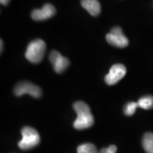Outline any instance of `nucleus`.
Listing matches in <instances>:
<instances>
[{"label":"nucleus","mask_w":153,"mask_h":153,"mask_svg":"<svg viewBox=\"0 0 153 153\" xmlns=\"http://www.w3.org/2000/svg\"><path fill=\"white\" fill-rule=\"evenodd\" d=\"M74 110L77 115L76 120L74 122V128L83 130L93 126L94 119L91 114L89 106L83 101H76L73 104Z\"/></svg>","instance_id":"1"},{"label":"nucleus","mask_w":153,"mask_h":153,"mask_svg":"<svg viewBox=\"0 0 153 153\" xmlns=\"http://www.w3.org/2000/svg\"><path fill=\"white\" fill-rule=\"evenodd\" d=\"M46 45L41 39H36L28 44L25 57L28 61L33 63H38L43 60Z\"/></svg>","instance_id":"2"},{"label":"nucleus","mask_w":153,"mask_h":153,"mask_svg":"<svg viewBox=\"0 0 153 153\" xmlns=\"http://www.w3.org/2000/svg\"><path fill=\"white\" fill-rule=\"evenodd\" d=\"M22 139L19 141V148L27 150L35 148L40 143L39 134L33 128L26 126L22 130Z\"/></svg>","instance_id":"3"},{"label":"nucleus","mask_w":153,"mask_h":153,"mask_svg":"<svg viewBox=\"0 0 153 153\" xmlns=\"http://www.w3.org/2000/svg\"><path fill=\"white\" fill-rule=\"evenodd\" d=\"M14 93L17 97L28 94L34 98H39L42 95L41 88L31 82L26 81L19 82L14 88Z\"/></svg>","instance_id":"4"},{"label":"nucleus","mask_w":153,"mask_h":153,"mask_svg":"<svg viewBox=\"0 0 153 153\" xmlns=\"http://www.w3.org/2000/svg\"><path fill=\"white\" fill-rule=\"evenodd\" d=\"M106 41L115 47L125 48L128 45V40L124 36L123 30L119 26H115L106 35Z\"/></svg>","instance_id":"5"},{"label":"nucleus","mask_w":153,"mask_h":153,"mask_svg":"<svg viewBox=\"0 0 153 153\" xmlns=\"http://www.w3.org/2000/svg\"><path fill=\"white\" fill-rule=\"evenodd\" d=\"M49 59L52 63L53 69L57 73H62L70 65V61L67 57H63L60 53L56 51H51Z\"/></svg>","instance_id":"6"},{"label":"nucleus","mask_w":153,"mask_h":153,"mask_svg":"<svg viewBox=\"0 0 153 153\" xmlns=\"http://www.w3.org/2000/svg\"><path fill=\"white\" fill-rule=\"evenodd\" d=\"M126 74V68L123 65H114L110 69L109 72L105 76V81L108 85H114L120 81Z\"/></svg>","instance_id":"7"},{"label":"nucleus","mask_w":153,"mask_h":153,"mask_svg":"<svg viewBox=\"0 0 153 153\" xmlns=\"http://www.w3.org/2000/svg\"><path fill=\"white\" fill-rule=\"evenodd\" d=\"M56 12L55 7L47 3L41 9H36L31 12V17L35 21H44L51 18Z\"/></svg>","instance_id":"8"},{"label":"nucleus","mask_w":153,"mask_h":153,"mask_svg":"<svg viewBox=\"0 0 153 153\" xmlns=\"http://www.w3.org/2000/svg\"><path fill=\"white\" fill-rule=\"evenodd\" d=\"M81 5L91 16H96L101 12V4L98 0H81Z\"/></svg>","instance_id":"9"},{"label":"nucleus","mask_w":153,"mask_h":153,"mask_svg":"<svg viewBox=\"0 0 153 153\" xmlns=\"http://www.w3.org/2000/svg\"><path fill=\"white\" fill-rule=\"evenodd\" d=\"M143 147L147 153H153V133H145L143 138Z\"/></svg>","instance_id":"10"},{"label":"nucleus","mask_w":153,"mask_h":153,"mask_svg":"<svg viewBox=\"0 0 153 153\" xmlns=\"http://www.w3.org/2000/svg\"><path fill=\"white\" fill-rule=\"evenodd\" d=\"M137 103L138 107H140L143 109H151L153 108V96L148 95L141 97Z\"/></svg>","instance_id":"11"},{"label":"nucleus","mask_w":153,"mask_h":153,"mask_svg":"<svg viewBox=\"0 0 153 153\" xmlns=\"http://www.w3.org/2000/svg\"><path fill=\"white\" fill-rule=\"evenodd\" d=\"M77 153H99L94 145L91 143H85L79 145L77 148Z\"/></svg>","instance_id":"12"},{"label":"nucleus","mask_w":153,"mask_h":153,"mask_svg":"<svg viewBox=\"0 0 153 153\" xmlns=\"http://www.w3.org/2000/svg\"><path fill=\"white\" fill-rule=\"evenodd\" d=\"M138 107V104L136 102H129L126 105L124 108V114L126 116H132L135 114V110Z\"/></svg>","instance_id":"13"},{"label":"nucleus","mask_w":153,"mask_h":153,"mask_svg":"<svg viewBox=\"0 0 153 153\" xmlns=\"http://www.w3.org/2000/svg\"><path fill=\"white\" fill-rule=\"evenodd\" d=\"M117 151V148L115 145H110L106 148L101 149L99 153H116Z\"/></svg>","instance_id":"14"},{"label":"nucleus","mask_w":153,"mask_h":153,"mask_svg":"<svg viewBox=\"0 0 153 153\" xmlns=\"http://www.w3.org/2000/svg\"><path fill=\"white\" fill-rule=\"evenodd\" d=\"M10 1V0H0V2L3 5H7Z\"/></svg>","instance_id":"15"},{"label":"nucleus","mask_w":153,"mask_h":153,"mask_svg":"<svg viewBox=\"0 0 153 153\" xmlns=\"http://www.w3.org/2000/svg\"><path fill=\"white\" fill-rule=\"evenodd\" d=\"M2 45H3V42H2V40H1V53L2 52V51H3Z\"/></svg>","instance_id":"16"}]
</instances>
